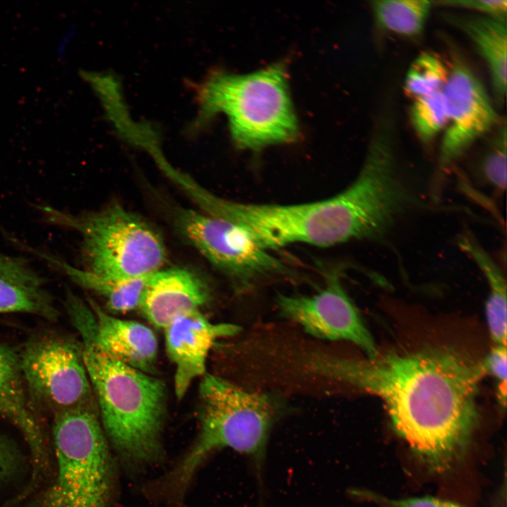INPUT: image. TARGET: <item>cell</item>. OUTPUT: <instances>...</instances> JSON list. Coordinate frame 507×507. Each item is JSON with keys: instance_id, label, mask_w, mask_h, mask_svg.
<instances>
[{"instance_id": "8992f818", "label": "cell", "mask_w": 507, "mask_h": 507, "mask_svg": "<svg viewBox=\"0 0 507 507\" xmlns=\"http://www.w3.org/2000/svg\"><path fill=\"white\" fill-rule=\"evenodd\" d=\"M57 473L34 507H109L115 469L96 402L54 413Z\"/></svg>"}, {"instance_id": "9a60e30c", "label": "cell", "mask_w": 507, "mask_h": 507, "mask_svg": "<svg viewBox=\"0 0 507 507\" xmlns=\"http://www.w3.org/2000/svg\"><path fill=\"white\" fill-rule=\"evenodd\" d=\"M0 313H20L56 320L58 311L44 279L21 257L0 252Z\"/></svg>"}, {"instance_id": "603a6c76", "label": "cell", "mask_w": 507, "mask_h": 507, "mask_svg": "<svg viewBox=\"0 0 507 507\" xmlns=\"http://www.w3.org/2000/svg\"><path fill=\"white\" fill-rule=\"evenodd\" d=\"M501 124L490 140L477 169L480 180L499 194L506 188L507 163L506 120Z\"/></svg>"}, {"instance_id": "277c9868", "label": "cell", "mask_w": 507, "mask_h": 507, "mask_svg": "<svg viewBox=\"0 0 507 507\" xmlns=\"http://www.w3.org/2000/svg\"><path fill=\"white\" fill-rule=\"evenodd\" d=\"M197 101L192 132L220 113L227 117L232 139L240 149L257 151L298 138V121L282 63L244 75L214 71L199 85Z\"/></svg>"}, {"instance_id": "ac0fdd59", "label": "cell", "mask_w": 507, "mask_h": 507, "mask_svg": "<svg viewBox=\"0 0 507 507\" xmlns=\"http://www.w3.org/2000/svg\"><path fill=\"white\" fill-rule=\"evenodd\" d=\"M458 245L474 260L485 276L489 294L486 303V317L494 344L506 346V281L500 267L470 232L458 238Z\"/></svg>"}, {"instance_id": "ba28073f", "label": "cell", "mask_w": 507, "mask_h": 507, "mask_svg": "<svg viewBox=\"0 0 507 507\" xmlns=\"http://www.w3.org/2000/svg\"><path fill=\"white\" fill-rule=\"evenodd\" d=\"M175 220L182 236L231 280L237 292H248L268 279L294 276L283 262L232 222L187 208L180 209Z\"/></svg>"}, {"instance_id": "9c48e42d", "label": "cell", "mask_w": 507, "mask_h": 507, "mask_svg": "<svg viewBox=\"0 0 507 507\" xmlns=\"http://www.w3.org/2000/svg\"><path fill=\"white\" fill-rule=\"evenodd\" d=\"M448 67L442 89L448 120L431 192L437 199L454 163L499 120L484 87L460 53L451 50Z\"/></svg>"}, {"instance_id": "7402d4cb", "label": "cell", "mask_w": 507, "mask_h": 507, "mask_svg": "<svg viewBox=\"0 0 507 507\" xmlns=\"http://www.w3.org/2000/svg\"><path fill=\"white\" fill-rule=\"evenodd\" d=\"M412 127L424 144L431 142L447 124V111L442 90L412 100L409 109Z\"/></svg>"}, {"instance_id": "ffe728a7", "label": "cell", "mask_w": 507, "mask_h": 507, "mask_svg": "<svg viewBox=\"0 0 507 507\" xmlns=\"http://www.w3.org/2000/svg\"><path fill=\"white\" fill-rule=\"evenodd\" d=\"M0 415L20 429L32 451L43 446L42 430L23 386L0 385Z\"/></svg>"}, {"instance_id": "3957f363", "label": "cell", "mask_w": 507, "mask_h": 507, "mask_svg": "<svg viewBox=\"0 0 507 507\" xmlns=\"http://www.w3.org/2000/svg\"><path fill=\"white\" fill-rule=\"evenodd\" d=\"M69 313L81 336L82 356L106 437L127 463L156 461L166 413L165 384L100 349L84 307L72 308Z\"/></svg>"}, {"instance_id": "cb8c5ba5", "label": "cell", "mask_w": 507, "mask_h": 507, "mask_svg": "<svg viewBox=\"0 0 507 507\" xmlns=\"http://www.w3.org/2000/svg\"><path fill=\"white\" fill-rule=\"evenodd\" d=\"M432 2L437 6L476 11L478 15L499 19H506L507 15L506 0H445Z\"/></svg>"}, {"instance_id": "8fae6325", "label": "cell", "mask_w": 507, "mask_h": 507, "mask_svg": "<svg viewBox=\"0 0 507 507\" xmlns=\"http://www.w3.org/2000/svg\"><path fill=\"white\" fill-rule=\"evenodd\" d=\"M283 317L298 323L309 334L330 341H347L375 358L379 351L360 313L344 290L339 274L327 276V284L312 296L279 294L276 298Z\"/></svg>"}, {"instance_id": "4fadbf2b", "label": "cell", "mask_w": 507, "mask_h": 507, "mask_svg": "<svg viewBox=\"0 0 507 507\" xmlns=\"http://www.w3.org/2000/svg\"><path fill=\"white\" fill-rule=\"evenodd\" d=\"M209 299L207 284L194 272L161 268L149 275L138 309L152 325L163 330L177 318L200 310Z\"/></svg>"}, {"instance_id": "d4e9b609", "label": "cell", "mask_w": 507, "mask_h": 507, "mask_svg": "<svg viewBox=\"0 0 507 507\" xmlns=\"http://www.w3.org/2000/svg\"><path fill=\"white\" fill-rule=\"evenodd\" d=\"M358 495L367 497L382 507H465L456 502L431 496L393 499L366 491Z\"/></svg>"}, {"instance_id": "484cf974", "label": "cell", "mask_w": 507, "mask_h": 507, "mask_svg": "<svg viewBox=\"0 0 507 507\" xmlns=\"http://www.w3.org/2000/svg\"><path fill=\"white\" fill-rule=\"evenodd\" d=\"M19 353L0 344V385L23 386Z\"/></svg>"}, {"instance_id": "7a4b0ae2", "label": "cell", "mask_w": 507, "mask_h": 507, "mask_svg": "<svg viewBox=\"0 0 507 507\" xmlns=\"http://www.w3.org/2000/svg\"><path fill=\"white\" fill-rule=\"evenodd\" d=\"M418 197L395 154L368 149L354 181L319 201L292 205L244 204L211 195L206 212L234 223L262 248L296 243L329 246L354 239L383 241L414 212Z\"/></svg>"}, {"instance_id": "5b68a950", "label": "cell", "mask_w": 507, "mask_h": 507, "mask_svg": "<svg viewBox=\"0 0 507 507\" xmlns=\"http://www.w3.org/2000/svg\"><path fill=\"white\" fill-rule=\"evenodd\" d=\"M284 411L275 394L249 392L206 373L199 387V434L171 473V490L181 496L198 466L222 448L249 456L261 470L270 432Z\"/></svg>"}, {"instance_id": "5bb4252c", "label": "cell", "mask_w": 507, "mask_h": 507, "mask_svg": "<svg viewBox=\"0 0 507 507\" xmlns=\"http://www.w3.org/2000/svg\"><path fill=\"white\" fill-rule=\"evenodd\" d=\"M87 321L96 344L104 351L139 370L152 375L158 356L154 332L144 324L108 314L88 301Z\"/></svg>"}, {"instance_id": "4316f807", "label": "cell", "mask_w": 507, "mask_h": 507, "mask_svg": "<svg viewBox=\"0 0 507 507\" xmlns=\"http://www.w3.org/2000/svg\"><path fill=\"white\" fill-rule=\"evenodd\" d=\"M506 346L494 344L482 361L486 373L496 377L499 382V385L506 384Z\"/></svg>"}, {"instance_id": "83f0119b", "label": "cell", "mask_w": 507, "mask_h": 507, "mask_svg": "<svg viewBox=\"0 0 507 507\" xmlns=\"http://www.w3.org/2000/svg\"><path fill=\"white\" fill-rule=\"evenodd\" d=\"M19 461L15 447L0 434V481L11 477L16 471Z\"/></svg>"}, {"instance_id": "52a82bcc", "label": "cell", "mask_w": 507, "mask_h": 507, "mask_svg": "<svg viewBox=\"0 0 507 507\" xmlns=\"http://www.w3.org/2000/svg\"><path fill=\"white\" fill-rule=\"evenodd\" d=\"M42 208L51 222L80 234L85 270L93 273L115 278L142 277L161 269L166 261V249L158 232L119 204L82 215Z\"/></svg>"}, {"instance_id": "e0dca14e", "label": "cell", "mask_w": 507, "mask_h": 507, "mask_svg": "<svg viewBox=\"0 0 507 507\" xmlns=\"http://www.w3.org/2000/svg\"><path fill=\"white\" fill-rule=\"evenodd\" d=\"M37 254L63 270L75 283L101 296L108 307L118 313L139 308L146 282L151 274L132 278L102 276L72 266L51 255Z\"/></svg>"}, {"instance_id": "30bf717a", "label": "cell", "mask_w": 507, "mask_h": 507, "mask_svg": "<svg viewBox=\"0 0 507 507\" xmlns=\"http://www.w3.org/2000/svg\"><path fill=\"white\" fill-rule=\"evenodd\" d=\"M23 382L32 399L54 413L95 401L80 345L57 335L29 341L19 352Z\"/></svg>"}, {"instance_id": "6da1fadb", "label": "cell", "mask_w": 507, "mask_h": 507, "mask_svg": "<svg viewBox=\"0 0 507 507\" xmlns=\"http://www.w3.org/2000/svg\"><path fill=\"white\" fill-rule=\"evenodd\" d=\"M306 366L315 375L379 396L395 432L434 472L447 471L461 458L478 426L476 399L487 373L482 361L453 348L379 353L366 359L316 351Z\"/></svg>"}, {"instance_id": "7c38bea8", "label": "cell", "mask_w": 507, "mask_h": 507, "mask_svg": "<svg viewBox=\"0 0 507 507\" xmlns=\"http://www.w3.org/2000/svg\"><path fill=\"white\" fill-rule=\"evenodd\" d=\"M163 330L166 352L175 367V393L181 400L194 380L206 373V360L215 342L239 334L242 328L212 323L197 310L177 318Z\"/></svg>"}, {"instance_id": "2e32d148", "label": "cell", "mask_w": 507, "mask_h": 507, "mask_svg": "<svg viewBox=\"0 0 507 507\" xmlns=\"http://www.w3.org/2000/svg\"><path fill=\"white\" fill-rule=\"evenodd\" d=\"M445 20L472 42L489 70L494 95L505 101L507 82L506 20L482 15L444 14Z\"/></svg>"}, {"instance_id": "d6986e66", "label": "cell", "mask_w": 507, "mask_h": 507, "mask_svg": "<svg viewBox=\"0 0 507 507\" xmlns=\"http://www.w3.org/2000/svg\"><path fill=\"white\" fill-rule=\"evenodd\" d=\"M433 3L428 0H376L370 2L378 27L404 37L423 31Z\"/></svg>"}, {"instance_id": "44dd1931", "label": "cell", "mask_w": 507, "mask_h": 507, "mask_svg": "<svg viewBox=\"0 0 507 507\" xmlns=\"http://www.w3.org/2000/svg\"><path fill=\"white\" fill-rule=\"evenodd\" d=\"M448 75V65L439 56L432 52H423L416 57L407 70L403 92L413 100L442 91Z\"/></svg>"}]
</instances>
